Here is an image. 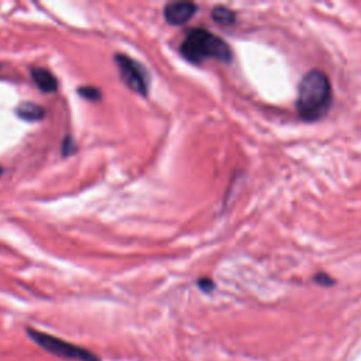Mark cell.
Wrapping results in <instances>:
<instances>
[{"label": "cell", "mask_w": 361, "mask_h": 361, "mask_svg": "<svg viewBox=\"0 0 361 361\" xmlns=\"http://www.w3.org/2000/svg\"><path fill=\"white\" fill-rule=\"evenodd\" d=\"M331 104V85L320 69H310L302 78L298 89L296 109L303 120L314 121L324 116Z\"/></svg>", "instance_id": "cell-1"}, {"label": "cell", "mask_w": 361, "mask_h": 361, "mask_svg": "<svg viewBox=\"0 0 361 361\" xmlns=\"http://www.w3.org/2000/svg\"><path fill=\"white\" fill-rule=\"evenodd\" d=\"M180 52L193 63H200L209 58L221 62H228L231 59L230 47L221 38L204 28H192L180 44Z\"/></svg>", "instance_id": "cell-2"}, {"label": "cell", "mask_w": 361, "mask_h": 361, "mask_svg": "<svg viewBox=\"0 0 361 361\" xmlns=\"http://www.w3.org/2000/svg\"><path fill=\"white\" fill-rule=\"evenodd\" d=\"M25 331H27V336L34 343H37L47 353H51L56 357H61L65 360H72V361H100L97 354H94L80 345L72 344L63 338L55 337V336L48 334L41 330H35L32 327H27Z\"/></svg>", "instance_id": "cell-3"}, {"label": "cell", "mask_w": 361, "mask_h": 361, "mask_svg": "<svg viewBox=\"0 0 361 361\" xmlns=\"http://www.w3.org/2000/svg\"><path fill=\"white\" fill-rule=\"evenodd\" d=\"M114 61L117 63L120 76L126 83V86L141 96H147L148 73L144 69V66L135 59H133L131 56H127L124 54H116Z\"/></svg>", "instance_id": "cell-4"}, {"label": "cell", "mask_w": 361, "mask_h": 361, "mask_svg": "<svg viewBox=\"0 0 361 361\" xmlns=\"http://www.w3.org/2000/svg\"><path fill=\"white\" fill-rule=\"evenodd\" d=\"M197 7L192 1H172L164 7V17L168 24L182 25L196 13Z\"/></svg>", "instance_id": "cell-5"}, {"label": "cell", "mask_w": 361, "mask_h": 361, "mask_svg": "<svg viewBox=\"0 0 361 361\" xmlns=\"http://www.w3.org/2000/svg\"><path fill=\"white\" fill-rule=\"evenodd\" d=\"M31 76L37 87L44 93H51L58 89V80L55 75L45 68H32Z\"/></svg>", "instance_id": "cell-6"}, {"label": "cell", "mask_w": 361, "mask_h": 361, "mask_svg": "<svg viewBox=\"0 0 361 361\" xmlns=\"http://www.w3.org/2000/svg\"><path fill=\"white\" fill-rule=\"evenodd\" d=\"M16 114L25 121H38L44 118L45 110L42 106L32 102H23L16 107Z\"/></svg>", "instance_id": "cell-7"}, {"label": "cell", "mask_w": 361, "mask_h": 361, "mask_svg": "<svg viewBox=\"0 0 361 361\" xmlns=\"http://www.w3.org/2000/svg\"><path fill=\"white\" fill-rule=\"evenodd\" d=\"M212 18L220 25H231L235 20V14L233 10L224 6H217L212 11Z\"/></svg>", "instance_id": "cell-8"}, {"label": "cell", "mask_w": 361, "mask_h": 361, "mask_svg": "<svg viewBox=\"0 0 361 361\" xmlns=\"http://www.w3.org/2000/svg\"><path fill=\"white\" fill-rule=\"evenodd\" d=\"M78 93H79L82 97H85V99H87V100H90V102H97V100L102 99V92H100V89H97V87H94V86H80V87L78 89Z\"/></svg>", "instance_id": "cell-9"}, {"label": "cell", "mask_w": 361, "mask_h": 361, "mask_svg": "<svg viewBox=\"0 0 361 361\" xmlns=\"http://www.w3.org/2000/svg\"><path fill=\"white\" fill-rule=\"evenodd\" d=\"M75 149H76V144H75V141H73V138L72 137H65L63 138V141H62V155L63 157H68V155H72L73 152H75Z\"/></svg>", "instance_id": "cell-10"}, {"label": "cell", "mask_w": 361, "mask_h": 361, "mask_svg": "<svg viewBox=\"0 0 361 361\" xmlns=\"http://www.w3.org/2000/svg\"><path fill=\"white\" fill-rule=\"evenodd\" d=\"M197 285H199V288H200L202 290H204V292H210V290L214 288V283H213L210 279H207V278L199 279V281H197Z\"/></svg>", "instance_id": "cell-11"}, {"label": "cell", "mask_w": 361, "mask_h": 361, "mask_svg": "<svg viewBox=\"0 0 361 361\" xmlns=\"http://www.w3.org/2000/svg\"><path fill=\"white\" fill-rule=\"evenodd\" d=\"M0 173H1V168H0Z\"/></svg>", "instance_id": "cell-12"}]
</instances>
